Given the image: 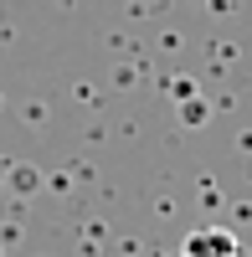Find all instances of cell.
<instances>
[{
  "label": "cell",
  "instance_id": "1",
  "mask_svg": "<svg viewBox=\"0 0 252 257\" xmlns=\"http://www.w3.org/2000/svg\"><path fill=\"white\" fill-rule=\"evenodd\" d=\"M180 257H242V247H237L232 231L211 226V231H191V237L180 242Z\"/></svg>",
  "mask_w": 252,
  "mask_h": 257
}]
</instances>
